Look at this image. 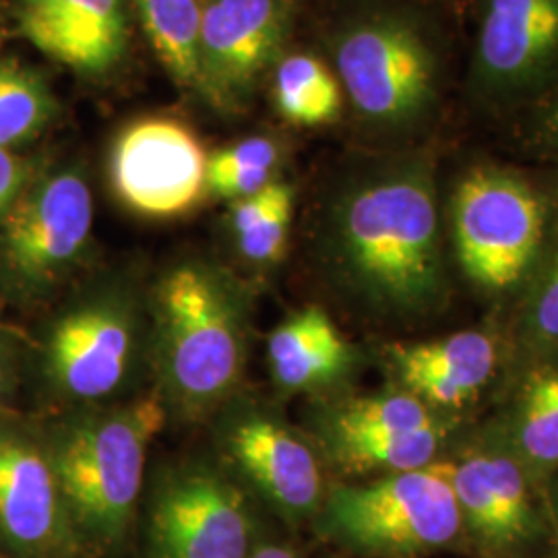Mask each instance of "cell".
<instances>
[{
  "mask_svg": "<svg viewBox=\"0 0 558 558\" xmlns=\"http://www.w3.org/2000/svg\"><path fill=\"white\" fill-rule=\"evenodd\" d=\"M320 267L360 313L426 319L449 299L437 163L426 149L364 161L325 203Z\"/></svg>",
  "mask_w": 558,
  "mask_h": 558,
  "instance_id": "6da1fadb",
  "label": "cell"
},
{
  "mask_svg": "<svg viewBox=\"0 0 558 558\" xmlns=\"http://www.w3.org/2000/svg\"><path fill=\"white\" fill-rule=\"evenodd\" d=\"M149 375L168 416H216L244 379L253 296L232 271L207 259H184L147 288Z\"/></svg>",
  "mask_w": 558,
  "mask_h": 558,
  "instance_id": "7a4b0ae2",
  "label": "cell"
},
{
  "mask_svg": "<svg viewBox=\"0 0 558 558\" xmlns=\"http://www.w3.org/2000/svg\"><path fill=\"white\" fill-rule=\"evenodd\" d=\"M331 57L343 98L368 131L414 137L439 119L449 48L418 7L377 2L350 13L333 32Z\"/></svg>",
  "mask_w": 558,
  "mask_h": 558,
  "instance_id": "3957f363",
  "label": "cell"
},
{
  "mask_svg": "<svg viewBox=\"0 0 558 558\" xmlns=\"http://www.w3.org/2000/svg\"><path fill=\"white\" fill-rule=\"evenodd\" d=\"M168 410L151 389L135 398L64 412L44 437L83 550L110 555L131 532L145 463Z\"/></svg>",
  "mask_w": 558,
  "mask_h": 558,
  "instance_id": "277c9868",
  "label": "cell"
},
{
  "mask_svg": "<svg viewBox=\"0 0 558 558\" xmlns=\"http://www.w3.org/2000/svg\"><path fill=\"white\" fill-rule=\"evenodd\" d=\"M40 368L64 412L140 396L149 373L147 290L117 274L89 279L46 327Z\"/></svg>",
  "mask_w": 558,
  "mask_h": 558,
  "instance_id": "5b68a950",
  "label": "cell"
},
{
  "mask_svg": "<svg viewBox=\"0 0 558 558\" xmlns=\"http://www.w3.org/2000/svg\"><path fill=\"white\" fill-rule=\"evenodd\" d=\"M317 532L364 558L439 553L463 536L445 461L338 484L325 493Z\"/></svg>",
  "mask_w": 558,
  "mask_h": 558,
  "instance_id": "8992f818",
  "label": "cell"
},
{
  "mask_svg": "<svg viewBox=\"0 0 558 558\" xmlns=\"http://www.w3.org/2000/svg\"><path fill=\"white\" fill-rule=\"evenodd\" d=\"M94 195L80 166L38 174L0 221V296L17 306L54 299L92 253Z\"/></svg>",
  "mask_w": 558,
  "mask_h": 558,
  "instance_id": "52a82bcc",
  "label": "cell"
},
{
  "mask_svg": "<svg viewBox=\"0 0 558 558\" xmlns=\"http://www.w3.org/2000/svg\"><path fill=\"white\" fill-rule=\"evenodd\" d=\"M550 207L530 180L497 166L468 170L451 195V239L463 274L486 292L527 278L548 244Z\"/></svg>",
  "mask_w": 558,
  "mask_h": 558,
  "instance_id": "ba28073f",
  "label": "cell"
},
{
  "mask_svg": "<svg viewBox=\"0 0 558 558\" xmlns=\"http://www.w3.org/2000/svg\"><path fill=\"white\" fill-rule=\"evenodd\" d=\"M147 558H248L257 546L251 495L218 459H180L154 480Z\"/></svg>",
  "mask_w": 558,
  "mask_h": 558,
  "instance_id": "9c48e42d",
  "label": "cell"
},
{
  "mask_svg": "<svg viewBox=\"0 0 558 558\" xmlns=\"http://www.w3.org/2000/svg\"><path fill=\"white\" fill-rule=\"evenodd\" d=\"M218 461L278 518H317L325 482L315 445L260 399L234 396L216 414Z\"/></svg>",
  "mask_w": 558,
  "mask_h": 558,
  "instance_id": "30bf717a",
  "label": "cell"
},
{
  "mask_svg": "<svg viewBox=\"0 0 558 558\" xmlns=\"http://www.w3.org/2000/svg\"><path fill=\"white\" fill-rule=\"evenodd\" d=\"M558 85V0H482L468 92L480 110L507 114Z\"/></svg>",
  "mask_w": 558,
  "mask_h": 558,
  "instance_id": "8fae6325",
  "label": "cell"
},
{
  "mask_svg": "<svg viewBox=\"0 0 558 558\" xmlns=\"http://www.w3.org/2000/svg\"><path fill=\"white\" fill-rule=\"evenodd\" d=\"M207 161L191 126L170 117H145L126 124L112 143L110 186L135 216L174 220L209 195Z\"/></svg>",
  "mask_w": 558,
  "mask_h": 558,
  "instance_id": "7c38bea8",
  "label": "cell"
},
{
  "mask_svg": "<svg viewBox=\"0 0 558 558\" xmlns=\"http://www.w3.org/2000/svg\"><path fill=\"white\" fill-rule=\"evenodd\" d=\"M294 0H201L199 94L239 110L278 60Z\"/></svg>",
  "mask_w": 558,
  "mask_h": 558,
  "instance_id": "4fadbf2b",
  "label": "cell"
},
{
  "mask_svg": "<svg viewBox=\"0 0 558 558\" xmlns=\"http://www.w3.org/2000/svg\"><path fill=\"white\" fill-rule=\"evenodd\" d=\"M0 538L17 558L83 553L46 440L0 422Z\"/></svg>",
  "mask_w": 558,
  "mask_h": 558,
  "instance_id": "5bb4252c",
  "label": "cell"
},
{
  "mask_svg": "<svg viewBox=\"0 0 558 558\" xmlns=\"http://www.w3.org/2000/svg\"><path fill=\"white\" fill-rule=\"evenodd\" d=\"M463 534L488 558H518L546 530L534 480L497 447L445 461Z\"/></svg>",
  "mask_w": 558,
  "mask_h": 558,
  "instance_id": "9a60e30c",
  "label": "cell"
},
{
  "mask_svg": "<svg viewBox=\"0 0 558 558\" xmlns=\"http://www.w3.org/2000/svg\"><path fill=\"white\" fill-rule=\"evenodd\" d=\"M15 15L40 52L83 75L110 71L129 46L122 0H15Z\"/></svg>",
  "mask_w": 558,
  "mask_h": 558,
  "instance_id": "2e32d148",
  "label": "cell"
},
{
  "mask_svg": "<svg viewBox=\"0 0 558 558\" xmlns=\"http://www.w3.org/2000/svg\"><path fill=\"white\" fill-rule=\"evenodd\" d=\"M389 366L399 389L435 412L461 410L480 398L499 366V345L478 329L449 338L389 348Z\"/></svg>",
  "mask_w": 558,
  "mask_h": 558,
  "instance_id": "e0dca14e",
  "label": "cell"
},
{
  "mask_svg": "<svg viewBox=\"0 0 558 558\" xmlns=\"http://www.w3.org/2000/svg\"><path fill=\"white\" fill-rule=\"evenodd\" d=\"M267 366L281 393H325L359 366L356 348L320 306L294 311L267 339Z\"/></svg>",
  "mask_w": 558,
  "mask_h": 558,
  "instance_id": "ac0fdd59",
  "label": "cell"
},
{
  "mask_svg": "<svg viewBox=\"0 0 558 558\" xmlns=\"http://www.w3.org/2000/svg\"><path fill=\"white\" fill-rule=\"evenodd\" d=\"M439 416V412L399 387L333 399L320 403L311 414L313 445L323 449L339 442L447 428Z\"/></svg>",
  "mask_w": 558,
  "mask_h": 558,
  "instance_id": "d6986e66",
  "label": "cell"
},
{
  "mask_svg": "<svg viewBox=\"0 0 558 558\" xmlns=\"http://www.w3.org/2000/svg\"><path fill=\"white\" fill-rule=\"evenodd\" d=\"M493 447L518 461L532 480L558 470V362L527 373L507 405Z\"/></svg>",
  "mask_w": 558,
  "mask_h": 558,
  "instance_id": "ffe728a7",
  "label": "cell"
},
{
  "mask_svg": "<svg viewBox=\"0 0 558 558\" xmlns=\"http://www.w3.org/2000/svg\"><path fill=\"white\" fill-rule=\"evenodd\" d=\"M296 205V189L274 180L259 193L232 201L230 234L240 257L255 267H271L283 259Z\"/></svg>",
  "mask_w": 558,
  "mask_h": 558,
  "instance_id": "44dd1931",
  "label": "cell"
},
{
  "mask_svg": "<svg viewBox=\"0 0 558 558\" xmlns=\"http://www.w3.org/2000/svg\"><path fill=\"white\" fill-rule=\"evenodd\" d=\"M170 77L191 92L201 87V0H131Z\"/></svg>",
  "mask_w": 558,
  "mask_h": 558,
  "instance_id": "7402d4cb",
  "label": "cell"
},
{
  "mask_svg": "<svg viewBox=\"0 0 558 558\" xmlns=\"http://www.w3.org/2000/svg\"><path fill=\"white\" fill-rule=\"evenodd\" d=\"M343 89L323 60L296 52L279 60L274 75V101L279 114L296 126H323L339 119Z\"/></svg>",
  "mask_w": 558,
  "mask_h": 558,
  "instance_id": "603a6c76",
  "label": "cell"
},
{
  "mask_svg": "<svg viewBox=\"0 0 558 558\" xmlns=\"http://www.w3.org/2000/svg\"><path fill=\"white\" fill-rule=\"evenodd\" d=\"M59 104L48 81L17 59H0V149L40 137Z\"/></svg>",
  "mask_w": 558,
  "mask_h": 558,
  "instance_id": "cb8c5ba5",
  "label": "cell"
},
{
  "mask_svg": "<svg viewBox=\"0 0 558 558\" xmlns=\"http://www.w3.org/2000/svg\"><path fill=\"white\" fill-rule=\"evenodd\" d=\"M281 149L269 137H248L209 156L207 191L220 199L236 201L259 193L278 180Z\"/></svg>",
  "mask_w": 558,
  "mask_h": 558,
  "instance_id": "d4e9b609",
  "label": "cell"
},
{
  "mask_svg": "<svg viewBox=\"0 0 558 558\" xmlns=\"http://www.w3.org/2000/svg\"><path fill=\"white\" fill-rule=\"evenodd\" d=\"M523 338L542 356L558 354V240L544 260L523 317Z\"/></svg>",
  "mask_w": 558,
  "mask_h": 558,
  "instance_id": "484cf974",
  "label": "cell"
},
{
  "mask_svg": "<svg viewBox=\"0 0 558 558\" xmlns=\"http://www.w3.org/2000/svg\"><path fill=\"white\" fill-rule=\"evenodd\" d=\"M38 163L29 158L0 149V221L13 209L27 186L38 179Z\"/></svg>",
  "mask_w": 558,
  "mask_h": 558,
  "instance_id": "4316f807",
  "label": "cell"
},
{
  "mask_svg": "<svg viewBox=\"0 0 558 558\" xmlns=\"http://www.w3.org/2000/svg\"><path fill=\"white\" fill-rule=\"evenodd\" d=\"M530 110V137L539 151L558 161V85Z\"/></svg>",
  "mask_w": 558,
  "mask_h": 558,
  "instance_id": "83f0119b",
  "label": "cell"
},
{
  "mask_svg": "<svg viewBox=\"0 0 558 558\" xmlns=\"http://www.w3.org/2000/svg\"><path fill=\"white\" fill-rule=\"evenodd\" d=\"M15 387V359L11 348L0 339V414Z\"/></svg>",
  "mask_w": 558,
  "mask_h": 558,
  "instance_id": "f1b7e54d",
  "label": "cell"
},
{
  "mask_svg": "<svg viewBox=\"0 0 558 558\" xmlns=\"http://www.w3.org/2000/svg\"><path fill=\"white\" fill-rule=\"evenodd\" d=\"M548 484V493H546V532L550 534L553 542V553L558 558V470L550 476Z\"/></svg>",
  "mask_w": 558,
  "mask_h": 558,
  "instance_id": "f546056e",
  "label": "cell"
},
{
  "mask_svg": "<svg viewBox=\"0 0 558 558\" xmlns=\"http://www.w3.org/2000/svg\"><path fill=\"white\" fill-rule=\"evenodd\" d=\"M248 558H300L290 546L281 544V542H274V539H265V542H257V546L253 548V553Z\"/></svg>",
  "mask_w": 558,
  "mask_h": 558,
  "instance_id": "4dcf8cb0",
  "label": "cell"
}]
</instances>
